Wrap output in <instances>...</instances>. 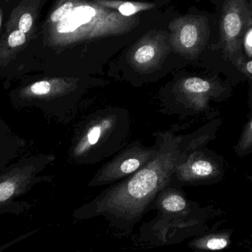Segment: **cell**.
<instances>
[{"label":"cell","mask_w":252,"mask_h":252,"mask_svg":"<svg viewBox=\"0 0 252 252\" xmlns=\"http://www.w3.org/2000/svg\"><path fill=\"white\" fill-rule=\"evenodd\" d=\"M221 118L212 120L192 133L176 135L159 130L153 136L158 143L155 157L131 176L122 179L77 210L78 217L103 216L132 220L143 214L158 194L170 186L176 167L195 150L216 137Z\"/></svg>","instance_id":"obj_1"},{"label":"cell","mask_w":252,"mask_h":252,"mask_svg":"<svg viewBox=\"0 0 252 252\" xmlns=\"http://www.w3.org/2000/svg\"><path fill=\"white\" fill-rule=\"evenodd\" d=\"M9 91L10 104L16 109H39L50 119L61 124L70 123L96 89L110 81L99 76H25Z\"/></svg>","instance_id":"obj_2"},{"label":"cell","mask_w":252,"mask_h":252,"mask_svg":"<svg viewBox=\"0 0 252 252\" xmlns=\"http://www.w3.org/2000/svg\"><path fill=\"white\" fill-rule=\"evenodd\" d=\"M131 133V118L126 108L96 109L75 125L68 159L78 165L97 164L125 148Z\"/></svg>","instance_id":"obj_3"},{"label":"cell","mask_w":252,"mask_h":252,"mask_svg":"<svg viewBox=\"0 0 252 252\" xmlns=\"http://www.w3.org/2000/svg\"><path fill=\"white\" fill-rule=\"evenodd\" d=\"M133 23L132 19L115 10L87 4L74 6L58 23L44 28L43 45L51 50L55 59L44 74H51L59 57L66 50L103 37L122 34Z\"/></svg>","instance_id":"obj_4"},{"label":"cell","mask_w":252,"mask_h":252,"mask_svg":"<svg viewBox=\"0 0 252 252\" xmlns=\"http://www.w3.org/2000/svg\"><path fill=\"white\" fill-rule=\"evenodd\" d=\"M228 93V87L217 78L177 71L155 97L161 113L185 119L207 113L212 102L221 101Z\"/></svg>","instance_id":"obj_5"},{"label":"cell","mask_w":252,"mask_h":252,"mask_svg":"<svg viewBox=\"0 0 252 252\" xmlns=\"http://www.w3.org/2000/svg\"><path fill=\"white\" fill-rule=\"evenodd\" d=\"M173 53L170 41L163 37H146L110 65L108 76L134 88L158 82L182 66L173 62Z\"/></svg>","instance_id":"obj_6"},{"label":"cell","mask_w":252,"mask_h":252,"mask_svg":"<svg viewBox=\"0 0 252 252\" xmlns=\"http://www.w3.org/2000/svg\"><path fill=\"white\" fill-rule=\"evenodd\" d=\"M56 160L52 154L24 156L0 170V216L6 213L21 214L29 210L30 204L17 201L33 187L53 181L43 172Z\"/></svg>","instance_id":"obj_7"},{"label":"cell","mask_w":252,"mask_h":252,"mask_svg":"<svg viewBox=\"0 0 252 252\" xmlns=\"http://www.w3.org/2000/svg\"><path fill=\"white\" fill-rule=\"evenodd\" d=\"M252 28L249 0H224L220 21V45L225 57L238 68L247 62L243 44Z\"/></svg>","instance_id":"obj_8"},{"label":"cell","mask_w":252,"mask_h":252,"mask_svg":"<svg viewBox=\"0 0 252 252\" xmlns=\"http://www.w3.org/2000/svg\"><path fill=\"white\" fill-rule=\"evenodd\" d=\"M226 164L222 156L204 148L191 153L176 167L170 186H201L219 183L226 175Z\"/></svg>","instance_id":"obj_9"},{"label":"cell","mask_w":252,"mask_h":252,"mask_svg":"<svg viewBox=\"0 0 252 252\" xmlns=\"http://www.w3.org/2000/svg\"><path fill=\"white\" fill-rule=\"evenodd\" d=\"M157 151L158 143L156 140L154 145L150 147L139 139L129 142L96 172L88 186L112 185L131 176L148 164Z\"/></svg>","instance_id":"obj_10"},{"label":"cell","mask_w":252,"mask_h":252,"mask_svg":"<svg viewBox=\"0 0 252 252\" xmlns=\"http://www.w3.org/2000/svg\"><path fill=\"white\" fill-rule=\"evenodd\" d=\"M175 25L170 38L173 51L185 61L196 60L210 38L208 21L204 16H187Z\"/></svg>","instance_id":"obj_11"},{"label":"cell","mask_w":252,"mask_h":252,"mask_svg":"<svg viewBox=\"0 0 252 252\" xmlns=\"http://www.w3.org/2000/svg\"><path fill=\"white\" fill-rule=\"evenodd\" d=\"M27 142L12 130L4 121H0V170L22 155Z\"/></svg>","instance_id":"obj_12"},{"label":"cell","mask_w":252,"mask_h":252,"mask_svg":"<svg viewBox=\"0 0 252 252\" xmlns=\"http://www.w3.org/2000/svg\"><path fill=\"white\" fill-rule=\"evenodd\" d=\"M233 233L234 229H219L216 228L193 240L189 246L194 250L203 252L223 251L229 248L232 244Z\"/></svg>","instance_id":"obj_13"},{"label":"cell","mask_w":252,"mask_h":252,"mask_svg":"<svg viewBox=\"0 0 252 252\" xmlns=\"http://www.w3.org/2000/svg\"><path fill=\"white\" fill-rule=\"evenodd\" d=\"M37 10L31 4L21 3L18 7L13 9L10 18L7 22L6 32L19 30L28 35L30 39H32L35 29V20H36Z\"/></svg>","instance_id":"obj_14"},{"label":"cell","mask_w":252,"mask_h":252,"mask_svg":"<svg viewBox=\"0 0 252 252\" xmlns=\"http://www.w3.org/2000/svg\"><path fill=\"white\" fill-rule=\"evenodd\" d=\"M99 3L102 6L116 8L121 15L126 17L133 16L135 13L142 10H148L154 6L153 4H143V3L128 2V1L120 2V1H104V0L99 1Z\"/></svg>","instance_id":"obj_15"},{"label":"cell","mask_w":252,"mask_h":252,"mask_svg":"<svg viewBox=\"0 0 252 252\" xmlns=\"http://www.w3.org/2000/svg\"><path fill=\"white\" fill-rule=\"evenodd\" d=\"M235 154L241 158L252 153V118L243 128L239 139L234 148Z\"/></svg>","instance_id":"obj_16"},{"label":"cell","mask_w":252,"mask_h":252,"mask_svg":"<svg viewBox=\"0 0 252 252\" xmlns=\"http://www.w3.org/2000/svg\"><path fill=\"white\" fill-rule=\"evenodd\" d=\"M75 3L72 1H66L55 9L49 16L46 25H54L64 18L73 9Z\"/></svg>","instance_id":"obj_17"},{"label":"cell","mask_w":252,"mask_h":252,"mask_svg":"<svg viewBox=\"0 0 252 252\" xmlns=\"http://www.w3.org/2000/svg\"><path fill=\"white\" fill-rule=\"evenodd\" d=\"M241 71H242L244 74L248 75L250 78H252V60L246 62L241 68Z\"/></svg>","instance_id":"obj_18"},{"label":"cell","mask_w":252,"mask_h":252,"mask_svg":"<svg viewBox=\"0 0 252 252\" xmlns=\"http://www.w3.org/2000/svg\"><path fill=\"white\" fill-rule=\"evenodd\" d=\"M2 10L0 7V31H1V23H2Z\"/></svg>","instance_id":"obj_19"},{"label":"cell","mask_w":252,"mask_h":252,"mask_svg":"<svg viewBox=\"0 0 252 252\" xmlns=\"http://www.w3.org/2000/svg\"><path fill=\"white\" fill-rule=\"evenodd\" d=\"M247 179L252 183V175H247Z\"/></svg>","instance_id":"obj_20"},{"label":"cell","mask_w":252,"mask_h":252,"mask_svg":"<svg viewBox=\"0 0 252 252\" xmlns=\"http://www.w3.org/2000/svg\"><path fill=\"white\" fill-rule=\"evenodd\" d=\"M252 252V248H251V250H250V252Z\"/></svg>","instance_id":"obj_21"},{"label":"cell","mask_w":252,"mask_h":252,"mask_svg":"<svg viewBox=\"0 0 252 252\" xmlns=\"http://www.w3.org/2000/svg\"><path fill=\"white\" fill-rule=\"evenodd\" d=\"M251 245H252V241H251Z\"/></svg>","instance_id":"obj_22"},{"label":"cell","mask_w":252,"mask_h":252,"mask_svg":"<svg viewBox=\"0 0 252 252\" xmlns=\"http://www.w3.org/2000/svg\"><path fill=\"white\" fill-rule=\"evenodd\" d=\"M1 120H2V119H1V117H0V121H1Z\"/></svg>","instance_id":"obj_23"},{"label":"cell","mask_w":252,"mask_h":252,"mask_svg":"<svg viewBox=\"0 0 252 252\" xmlns=\"http://www.w3.org/2000/svg\"><path fill=\"white\" fill-rule=\"evenodd\" d=\"M6 1H9V0H6Z\"/></svg>","instance_id":"obj_24"}]
</instances>
